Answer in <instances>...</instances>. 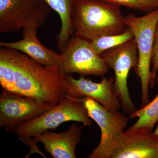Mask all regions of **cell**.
I'll return each instance as SVG.
<instances>
[{
	"mask_svg": "<svg viewBox=\"0 0 158 158\" xmlns=\"http://www.w3.org/2000/svg\"><path fill=\"white\" fill-rule=\"evenodd\" d=\"M152 131L141 127L123 132L110 158H158V136Z\"/></svg>",
	"mask_w": 158,
	"mask_h": 158,
	"instance_id": "11",
	"label": "cell"
},
{
	"mask_svg": "<svg viewBox=\"0 0 158 158\" xmlns=\"http://www.w3.org/2000/svg\"><path fill=\"white\" fill-rule=\"evenodd\" d=\"M154 133L158 136V123L157 127Z\"/></svg>",
	"mask_w": 158,
	"mask_h": 158,
	"instance_id": "20",
	"label": "cell"
},
{
	"mask_svg": "<svg viewBox=\"0 0 158 158\" xmlns=\"http://www.w3.org/2000/svg\"><path fill=\"white\" fill-rule=\"evenodd\" d=\"M38 28L35 26L25 27L23 28L21 40L12 42H1L0 46L19 51L45 66L59 65L60 54L47 48L39 42L37 36Z\"/></svg>",
	"mask_w": 158,
	"mask_h": 158,
	"instance_id": "13",
	"label": "cell"
},
{
	"mask_svg": "<svg viewBox=\"0 0 158 158\" xmlns=\"http://www.w3.org/2000/svg\"><path fill=\"white\" fill-rule=\"evenodd\" d=\"M52 107L16 92L2 90L0 94V127L15 133L21 125Z\"/></svg>",
	"mask_w": 158,
	"mask_h": 158,
	"instance_id": "9",
	"label": "cell"
},
{
	"mask_svg": "<svg viewBox=\"0 0 158 158\" xmlns=\"http://www.w3.org/2000/svg\"><path fill=\"white\" fill-rule=\"evenodd\" d=\"M134 38L132 31L127 27L124 32L121 34L97 37L90 40V42L94 50L100 56L107 50L123 44Z\"/></svg>",
	"mask_w": 158,
	"mask_h": 158,
	"instance_id": "17",
	"label": "cell"
},
{
	"mask_svg": "<svg viewBox=\"0 0 158 158\" xmlns=\"http://www.w3.org/2000/svg\"><path fill=\"white\" fill-rule=\"evenodd\" d=\"M114 81L111 77H103L101 81L96 83L83 76L76 79L70 74H66L65 95L78 99L90 98L108 110L119 111L121 103L114 91Z\"/></svg>",
	"mask_w": 158,
	"mask_h": 158,
	"instance_id": "10",
	"label": "cell"
},
{
	"mask_svg": "<svg viewBox=\"0 0 158 158\" xmlns=\"http://www.w3.org/2000/svg\"><path fill=\"white\" fill-rule=\"evenodd\" d=\"M128 9L149 13L158 9V0H102Z\"/></svg>",
	"mask_w": 158,
	"mask_h": 158,
	"instance_id": "18",
	"label": "cell"
},
{
	"mask_svg": "<svg viewBox=\"0 0 158 158\" xmlns=\"http://www.w3.org/2000/svg\"><path fill=\"white\" fill-rule=\"evenodd\" d=\"M51 8L44 0H0V33L44 25Z\"/></svg>",
	"mask_w": 158,
	"mask_h": 158,
	"instance_id": "6",
	"label": "cell"
},
{
	"mask_svg": "<svg viewBox=\"0 0 158 158\" xmlns=\"http://www.w3.org/2000/svg\"><path fill=\"white\" fill-rule=\"evenodd\" d=\"M81 122L84 126L93 123L82 99L65 95L59 104L37 118L21 125L15 133L19 138H30L56 128L63 123Z\"/></svg>",
	"mask_w": 158,
	"mask_h": 158,
	"instance_id": "4",
	"label": "cell"
},
{
	"mask_svg": "<svg viewBox=\"0 0 158 158\" xmlns=\"http://www.w3.org/2000/svg\"><path fill=\"white\" fill-rule=\"evenodd\" d=\"M72 23L75 34L89 40L121 34L127 27L120 6L102 0H77Z\"/></svg>",
	"mask_w": 158,
	"mask_h": 158,
	"instance_id": "2",
	"label": "cell"
},
{
	"mask_svg": "<svg viewBox=\"0 0 158 158\" xmlns=\"http://www.w3.org/2000/svg\"><path fill=\"white\" fill-rule=\"evenodd\" d=\"M127 27L131 29L138 48V63L135 72L140 78L141 88V108L149 103L151 65L152 60L154 34L158 19V9L138 16L129 13L125 16Z\"/></svg>",
	"mask_w": 158,
	"mask_h": 158,
	"instance_id": "3",
	"label": "cell"
},
{
	"mask_svg": "<svg viewBox=\"0 0 158 158\" xmlns=\"http://www.w3.org/2000/svg\"><path fill=\"white\" fill-rule=\"evenodd\" d=\"M0 84L2 90L15 92V67L10 48H0Z\"/></svg>",
	"mask_w": 158,
	"mask_h": 158,
	"instance_id": "16",
	"label": "cell"
},
{
	"mask_svg": "<svg viewBox=\"0 0 158 158\" xmlns=\"http://www.w3.org/2000/svg\"><path fill=\"white\" fill-rule=\"evenodd\" d=\"M77 123L73 124L67 131L56 133L48 131L33 137L34 139L25 138L24 143L32 142L30 146H36L40 142L44 145L47 152L54 158H76V148L81 140L84 126H77Z\"/></svg>",
	"mask_w": 158,
	"mask_h": 158,
	"instance_id": "12",
	"label": "cell"
},
{
	"mask_svg": "<svg viewBox=\"0 0 158 158\" xmlns=\"http://www.w3.org/2000/svg\"><path fill=\"white\" fill-rule=\"evenodd\" d=\"M158 81V76L156 82ZM138 117L137 122L130 127L128 130L138 129L141 127L148 128L153 130L155 125L158 122V94L152 101L140 110H137L130 116L131 119Z\"/></svg>",
	"mask_w": 158,
	"mask_h": 158,
	"instance_id": "15",
	"label": "cell"
},
{
	"mask_svg": "<svg viewBox=\"0 0 158 158\" xmlns=\"http://www.w3.org/2000/svg\"><path fill=\"white\" fill-rule=\"evenodd\" d=\"M88 115L100 128L101 138L98 146L88 158H110L116 147V141L128 124V118L119 111H113L89 97L82 98Z\"/></svg>",
	"mask_w": 158,
	"mask_h": 158,
	"instance_id": "7",
	"label": "cell"
},
{
	"mask_svg": "<svg viewBox=\"0 0 158 158\" xmlns=\"http://www.w3.org/2000/svg\"><path fill=\"white\" fill-rule=\"evenodd\" d=\"M158 72V19L156 23L154 34L152 60L151 78L150 86L153 87L156 83L157 73Z\"/></svg>",
	"mask_w": 158,
	"mask_h": 158,
	"instance_id": "19",
	"label": "cell"
},
{
	"mask_svg": "<svg viewBox=\"0 0 158 158\" xmlns=\"http://www.w3.org/2000/svg\"><path fill=\"white\" fill-rule=\"evenodd\" d=\"M60 55L59 65L66 74L103 77L110 71L106 63L91 47L90 40L75 34Z\"/></svg>",
	"mask_w": 158,
	"mask_h": 158,
	"instance_id": "8",
	"label": "cell"
},
{
	"mask_svg": "<svg viewBox=\"0 0 158 158\" xmlns=\"http://www.w3.org/2000/svg\"><path fill=\"white\" fill-rule=\"evenodd\" d=\"M59 15L61 27L57 35V47L60 53L67 46L72 35L74 33L72 14L77 0H44Z\"/></svg>",
	"mask_w": 158,
	"mask_h": 158,
	"instance_id": "14",
	"label": "cell"
},
{
	"mask_svg": "<svg viewBox=\"0 0 158 158\" xmlns=\"http://www.w3.org/2000/svg\"><path fill=\"white\" fill-rule=\"evenodd\" d=\"M110 68L114 71V91L121 103L122 112L129 116L137 110L130 96L127 78L131 69L135 71L138 63V48L135 40L130 39L123 44L103 52L100 55Z\"/></svg>",
	"mask_w": 158,
	"mask_h": 158,
	"instance_id": "5",
	"label": "cell"
},
{
	"mask_svg": "<svg viewBox=\"0 0 158 158\" xmlns=\"http://www.w3.org/2000/svg\"><path fill=\"white\" fill-rule=\"evenodd\" d=\"M10 50L14 64L15 92L52 107L64 98L66 74L59 65L45 66L19 51Z\"/></svg>",
	"mask_w": 158,
	"mask_h": 158,
	"instance_id": "1",
	"label": "cell"
}]
</instances>
